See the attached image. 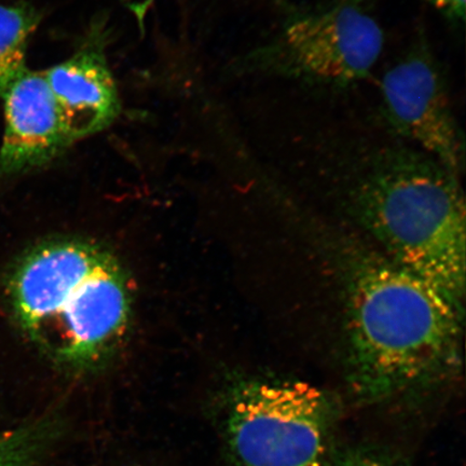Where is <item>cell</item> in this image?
I'll return each instance as SVG.
<instances>
[{
  "mask_svg": "<svg viewBox=\"0 0 466 466\" xmlns=\"http://www.w3.org/2000/svg\"><path fill=\"white\" fill-rule=\"evenodd\" d=\"M301 147L333 174L387 259L462 302L465 206L458 175L381 124L312 122Z\"/></svg>",
  "mask_w": 466,
  "mask_h": 466,
  "instance_id": "1",
  "label": "cell"
},
{
  "mask_svg": "<svg viewBox=\"0 0 466 466\" xmlns=\"http://www.w3.org/2000/svg\"><path fill=\"white\" fill-rule=\"evenodd\" d=\"M462 302L387 258L360 262L348 289L347 381L384 403L456 374Z\"/></svg>",
  "mask_w": 466,
  "mask_h": 466,
  "instance_id": "2",
  "label": "cell"
},
{
  "mask_svg": "<svg viewBox=\"0 0 466 466\" xmlns=\"http://www.w3.org/2000/svg\"><path fill=\"white\" fill-rule=\"evenodd\" d=\"M338 415L323 390L268 379L233 380L212 410L227 466H326Z\"/></svg>",
  "mask_w": 466,
  "mask_h": 466,
  "instance_id": "3",
  "label": "cell"
},
{
  "mask_svg": "<svg viewBox=\"0 0 466 466\" xmlns=\"http://www.w3.org/2000/svg\"><path fill=\"white\" fill-rule=\"evenodd\" d=\"M383 46L382 28L367 0H329L291 8L244 66L269 78L346 90L369 77Z\"/></svg>",
  "mask_w": 466,
  "mask_h": 466,
  "instance_id": "4",
  "label": "cell"
},
{
  "mask_svg": "<svg viewBox=\"0 0 466 466\" xmlns=\"http://www.w3.org/2000/svg\"><path fill=\"white\" fill-rule=\"evenodd\" d=\"M380 91V124L452 173L461 172L464 133L440 64L423 36L383 75Z\"/></svg>",
  "mask_w": 466,
  "mask_h": 466,
  "instance_id": "5",
  "label": "cell"
},
{
  "mask_svg": "<svg viewBox=\"0 0 466 466\" xmlns=\"http://www.w3.org/2000/svg\"><path fill=\"white\" fill-rule=\"evenodd\" d=\"M129 294L124 273L105 253L90 275L67 295L35 345L73 374L96 370L124 334Z\"/></svg>",
  "mask_w": 466,
  "mask_h": 466,
  "instance_id": "6",
  "label": "cell"
},
{
  "mask_svg": "<svg viewBox=\"0 0 466 466\" xmlns=\"http://www.w3.org/2000/svg\"><path fill=\"white\" fill-rule=\"evenodd\" d=\"M3 98L2 177H15L49 165L74 144L44 73L23 74Z\"/></svg>",
  "mask_w": 466,
  "mask_h": 466,
  "instance_id": "7",
  "label": "cell"
},
{
  "mask_svg": "<svg viewBox=\"0 0 466 466\" xmlns=\"http://www.w3.org/2000/svg\"><path fill=\"white\" fill-rule=\"evenodd\" d=\"M97 35L44 73L74 143L107 129L120 113L118 91Z\"/></svg>",
  "mask_w": 466,
  "mask_h": 466,
  "instance_id": "8",
  "label": "cell"
},
{
  "mask_svg": "<svg viewBox=\"0 0 466 466\" xmlns=\"http://www.w3.org/2000/svg\"><path fill=\"white\" fill-rule=\"evenodd\" d=\"M68 432V418L61 408L0 431V466H43Z\"/></svg>",
  "mask_w": 466,
  "mask_h": 466,
  "instance_id": "9",
  "label": "cell"
},
{
  "mask_svg": "<svg viewBox=\"0 0 466 466\" xmlns=\"http://www.w3.org/2000/svg\"><path fill=\"white\" fill-rule=\"evenodd\" d=\"M39 19L26 5H0V97L27 72V44Z\"/></svg>",
  "mask_w": 466,
  "mask_h": 466,
  "instance_id": "10",
  "label": "cell"
},
{
  "mask_svg": "<svg viewBox=\"0 0 466 466\" xmlns=\"http://www.w3.org/2000/svg\"><path fill=\"white\" fill-rule=\"evenodd\" d=\"M326 466H404L398 458L380 448L355 445L334 447Z\"/></svg>",
  "mask_w": 466,
  "mask_h": 466,
  "instance_id": "11",
  "label": "cell"
},
{
  "mask_svg": "<svg viewBox=\"0 0 466 466\" xmlns=\"http://www.w3.org/2000/svg\"><path fill=\"white\" fill-rule=\"evenodd\" d=\"M434 8L453 21H464L466 0H428Z\"/></svg>",
  "mask_w": 466,
  "mask_h": 466,
  "instance_id": "12",
  "label": "cell"
},
{
  "mask_svg": "<svg viewBox=\"0 0 466 466\" xmlns=\"http://www.w3.org/2000/svg\"><path fill=\"white\" fill-rule=\"evenodd\" d=\"M125 2L137 19L142 22L154 0H125Z\"/></svg>",
  "mask_w": 466,
  "mask_h": 466,
  "instance_id": "13",
  "label": "cell"
}]
</instances>
